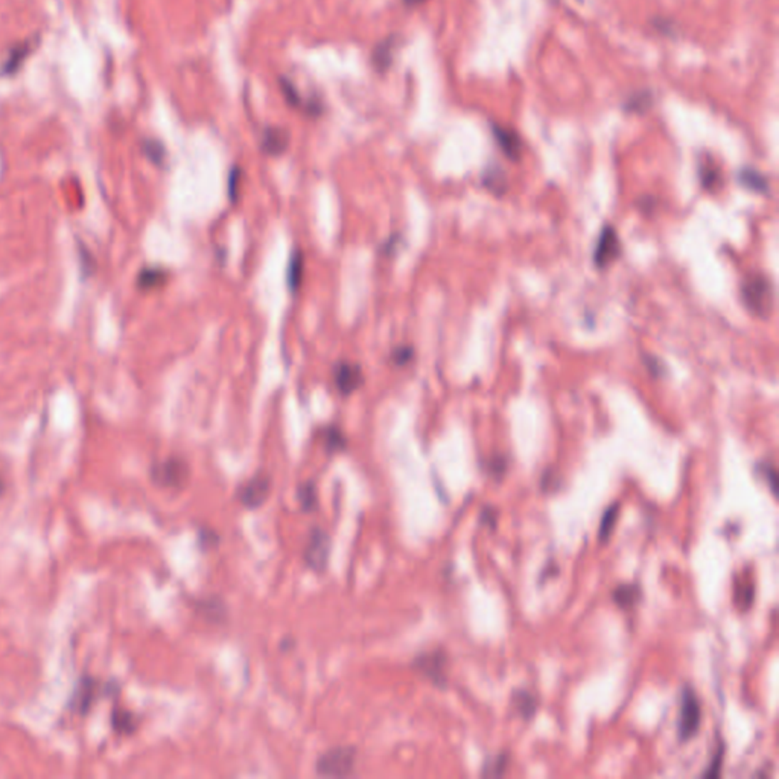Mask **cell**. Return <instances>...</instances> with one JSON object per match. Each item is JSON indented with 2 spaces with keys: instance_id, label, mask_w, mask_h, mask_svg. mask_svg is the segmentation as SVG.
<instances>
[{
  "instance_id": "1",
  "label": "cell",
  "mask_w": 779,
  "mask_h": 779,
  "mask_svg": "<svg viewBox=\"0 0 779 779\" xmlns=\"http://www.w3.org/2000/svg\"><path fill=\"white\" fill-rule=\"evenodd\" d=\"M119 693H120V685L117 682H113V681L103 682L99 677L84 673L80 679H78L76 686L69 699L68 708L72 711V714L85 717L88 712H90V709L95 706V704L99 702L103 697L117 696Z\"/></svg>"
},
{
  "instance_id": "2",
  "label": "cell",
  "mask_w": 779,
  "mask_h": 779,
  "mask_svg": "<svg viewBox=\"0 0 779 779\" xmlns=\"http://www.w3.org/2000/svg\"><path fill=\"white\" fill-rule=\"evenodd\" d=\"M358 752L353 746H337L323 752L315 761V773L326 778H346L353 773Z\"/></svg>"
},
{
  "instance_id": "3",
  "label": "cell",
  "mask_w": 779,
  "mask_h": 779,
  "mask_svg": "<svg viewBox=\"0 0 779 779\" xmlns=\"http://www.w3.org/2000/svg\"><path fill=\"white\" fill-rule=\"evenodd\" d=\"M741 297L751 313L765 318L773 305L772 283L763 274H752L741 285Z\"/></svg>"
},
{
  "instance_id": "4",
  "label": "cell",
  "mask_w": 779,
  "mask_h": 779,
  "mask_svg": "<svg viewBox=\"0 0 779 779\" xmlns=\"http://www.w3.org/2000/svg\"><path fill=\"white\" fill-rule=\"evenodd\" d=\"M702 725V704L691 686H685L681 696V708L677 716V737L686 743L697 736Z\"/></svg>"
},
{
  "instance_id": "5",
  "label": "cell",
  "mask_w": 779,
  "mask_h": 779,
  "mask_svg": "<svg viewBox=\"0 0 779 779\" xmlns=\"http://www.w3.org/2000/svg\"><path fill=\"white\" fill-rule=\"evenodd\" d=\"M151 480L163 488H182L189 480V464L180 457H169L151 466Z\"/></svg>"
},
{
  "instance_id": "6",
  "label": "cell",
  "mask_w": 779,
  "mask_h": 779,
  "mask_svg": "<svg viewBox=\"0 0 779 779\" xmlns=\"http://www.w3.org/2000/svg\"><path fill=\"white\" fill-rule=\"evenodd\" d=\"M330 547H332L330 536L325 530L320 527H314L309 531L306 548L303 553V559L309 570H313L317 574L326 571L328 563H329V555H330Z\"/></svg>"
},
{
  "instance_id": "7",
  "label": "cell",
  "mask_w": 779,
  "mask_h": 779,
  "mask_svg": "<svg viewBox=\"0 0 779 779\" xmlns=\"http://www.w3.org/2000/svg\"><path fill=\"white\" fill-rule=\"evenodd\" d=\"M413 666L420 674H424L427 679H429V681L436 686H440V688L446 686L448 654L441 649L419 653L413 662Z\"/></svg>"
},
{
  "instance_id": "8",
  "label": "cell",
  "mask_w": 779,
  "mask_h": 779,
  "mask_svg": "<svg viewBox=\"0 0 779 779\" xmlns=\"http://www.w3.org/2000/svg\"><path fill=\"white\" fill-rule=\"evenodd\" d=\"M271 492V478L265 474L254 475L251 480L244 483L238 491L239 503L250 510L259 508Z\"/></svg>"
},
{
  "instance_id": "9",
  "label": "cell",
  "mask_w": 779,
  "mask_h": 779,
  "mask_svg": "<svg viewBox=\"0 0 779 779\" xmlns=\"http://www.w3.org/2000/svg\"><path fill=\"white\" fill-rule=\"evenodd\" d=\"M619 251H621V244L617 235V230L610 226L605 227L598 236V242L594 253V263L598 266V268H606V266H609L618 258Z\"/></svg>"
},
{
  "instance_id": "10",
  "label": "cell",
  "mask_w": 779,
  "mask_h": 779,
  "mask_svg": "<svg viewBox=\"0 0 779 779\" xmlns=\"http://www.w3.org/2000/svg\"><path fill=\"white\" fill-rule=\"evenodd\" d=\"M333 376H335L337 388L343 394L353 393L355 390H358L361 387L364 381L361 367L349 364V362L338 364L335 367V372H333Z\"/></svg>"
},
{
  "instance_id": "11",
  "label": "cell",
  "mask_w": 779,
  "mask_h": 779,
  "mask_svg": "<svg viewBox=\"0 0 779 779\" xmlns=\"http://www.w3.org/2000/svg\"><path fill=\"white\" fill-rule=\"evenodd\" d=\"M110 723H111V729H113L117 736H122V737L132 736V733H135L139 728V718L135 712L120 706H115L113 711H111Z\"/></svg>"
},
{
  "instance_id": "12",
  "label": "cell",
  "mask_w": 779,
  "mask_h": 779,
  "mask_svg": "<svg viewBox=\"0 0 779 779\" xmlns=\"http://www.w3.org/2000/svg\"><path fill=\"white\" fill-rule=\"evenodd\" d=\"M493 136L503 151L510 160H519L522 154L521 137L513 130L504 128L501 125H493Z\"/></svg>"
},
{
  "instance_id": "13",
  "label": "cell",
  "mask_w": 779,
  "mask_h": 779,
  "mask_svg": "<svg viewBox=\"0 0 779 779\" xmlns=\"http://www.w3.org/2000/svg\"><path fill=\"white\" fill-rule=\"evenodd\" d=\"M642 600V589L637 583H622L612 591V602L619 609L635 607Z\"/></svg>"
},
{
  "instance_id": "14",
  "label": "cell",
  "mask_w": 779,
  "mask_h": 779,
  "mask_svg": "<svg viewBox=\"0 0 779 779\" xmlns=\"http://www.w3.org/2000/svg\"><path fill=\"white\" fill-rule=\"evenodd\" d=\"M289 143L288 132L282 128H266L262 136V150L265 154L279 155L282 154Z\"/></svg>"
},
{
  "instance_id": "15",
  "label": "cell",
  "mask_w": 779,
  "mask_h": 779,
  "mask_svg": "<svg viewBox=\"0 0 779 779\" xmlns=\"http://www.w3.org/2000/svg\"><path fill=\"white\" fill-rule=\"evenodd\" d=\"M510 702H511V708H513L522 718L530 720L534 714H536L538 700L530 691H526V689H516V691L511 693Z\"/></svg>"
},
{
  "instance_id": "16",
  "label": "cell",
  "mask_w": 779,
  "mask_h": 779,
  "mask_svg": "<svg viewBox=\"0 0 779 779\" xmlns=\"http://www.w3.org/2000/svg\"><path fill=\"white\" fill-rule=\"evenodd\" d=\"M393 49H394V38L384 40L380 46H376L372 55V63L376 70L385 72L393 60Z\"/></svg>"
},
{
  "instance_id": "17",
  "label": "cell",
  "mask_w": 779,
  "mask_h": 779,
  "mask_svg": "<svg viewBox=\"0 0 779 779\" xmlns=\"http://www.w3.org/2000/svg\"><path fill=\"white\" fill-rule=\"evenodd\" d=\"M168 274L160 268H145L137 276V286L143 291H151V289H157L166 283Z\"/></svg>"
},
{
  "instance_id": "18",
  "label": "cell",
  "mask_w": 779,
  "mask_h": 779,
  "mask_svg": "<svg viewBox=\"0 0 779 779\" xmlns=\"http://www.w3.org/2000/svg\"><path fill=\"white\" fill-rule=\"evenodd\" d=\"M197 610L202 614L204 618H207L209 621L212 622H219L226 618V607H224V603L221 602L219 598L214 597V598H207V600H202V602H198L197 605Z\"/></svg>"
},
{
  "instance_id": "19",
  "label": "cell",
  "mask_w": 779,
  "mask_h": 779,
  "mask_svg": "<svg viewBox=\"0 0 779 779\" xmlns=\"http://www.w3.org/2000/svg\"><path fill=\"white\" fill-rule=\"evenodd\" d=\"M297 498H298L300 507H302L303 511H306V513H309V511H314L318 506V495H317L315 483L314 481H306V483L300 484L298 488H297Z\"/></svg>"
},
{
  "instance_id": "20",
  "label": "cell",
  "mask_w": 779,
  "mask_h": 779,
  "mask_svg": "<svg viewBox=\"0 0 779 779\" xmlns=\"http://www.w3.org/2000/svg\"><path fill=\"white\" fill-rule=\"evenodd\" d=\"M618 516H619V504L618 503H614L610 507L606 508L605 515L602 518V522H600V527H598V540L602 543L609 540L612 531H614V528L617 526Z\"/></svg>"
},
{
  "instance_id": "21",
  "label": "cell",
  "mask_w": 779,
  "mask_h": 779,
  "mask_svg": "<svg viewBox=\"0 0 779 779\" xmlns=\"http://www.w3.org/2000/svg\"><path fill=\"white\" fill-rule=\"evenodd\" d=\"M508 761H510V758H508L507 753H498V755L492 756V758L486 760V763L483 764L481 776H487V778L503 776L507 770Z\"/></svg>"
},
{
  "instance_id": "22",
  "label": "cell",
  "mask_w": 779,
  "mask_h": 779,
  "mask_svg": "<svg viewBox=\"0 0 779 779\" xmlns=\"http://www.w3.org/2000/svg\"><path fill=\"white\" fill-rule=\"evenodd\" d=\"M740 180L746 187H749L756 192H765L767 189H769V182L765 180V177L761 175L758 171L751 169V168H746L740 172Z\"/></svg>"
},
{
  "instance_id": "23",
  "label": "cell",
  "mask_w": 779,
  "mask_h": 779,
  "mask_svg": "<svg viewBox=\"0 0 779 779\" xmlns=\"http://www.w3.org/2000/svg\"><path fill=\"white\" fill-rule=\"evenodd\" d=\"M323 440H325V446L329 452H340L347 446L346 437L337 427H330L323 431Z\"/></svg>"
},
{
  "instance_id": "24",
  "label": "cell",
  "mask_w": 779,
  "mask_h": 779,
  "mask_svg": "<svg viewBox=\"0 0 779 779\" xmlns=\"http://www.w3.org/2000/svg\"><path fill=\"white\" fill-rule=\"evenodd\" d=\"M484 184L488 191H493L498 195L503 194L507 187V180H506L504 172L499 168L487 169V174L484 175Z\"/></svg>"
},
{
  "instance_id": "25",
  "label": "cell",
  "mask_w": 779,
  "mask_h": 779,
  "mask_svg": "<svg viewBox=\"0 0 779 779\" xmlns=\"http://www.w3.org/2000/svg\"><path fill=\"white\" fill-rule=\"evenodd\" d=\"M700 180H702L704 187L708 191L717 187L720 180V171L717 166L714 163H704L702 168H700Z\"/></svg>"
},
{
  "instance_id": "26",
  "label": "cell",
  "mask_w": 779,
  "mask_h": 779,
  "mask_svg": "<svg viewBox=\"0 0 779 779\" xmlns=\"http://www.w3.org/2000/svg\"><path fill=\"white\" fill-rule=\"evenodd\" d=\"M302 274H303V258L302 254L298 253L291 261V265H289V274H288L289 286H291L293 289L297 288L300 282H302Z\"/></svg>"
},
{
  "instance_id": "27",
  "label": "cell",
  "mask_w": 779,
  "mask_h": 779,
  "mask_svg": "<svg viewBox=\"0 0 779 779\" xmlns=\"http://www.w3.org/2000/svg\"><path fill=\"white\" fill-rule=\"evenodd\" d=\"M723 758H725V746L720 744V748L717 749V752L714 753V756H712V760L708 765V769L704 772V778H718L720 773H721V764H723Z\"/></svg>"
},
{
  "instance_id": "28",
  "label": "cell",
  "mask_w": 779,
  "mask_h": 779,
  "mask_svg": "<svg viewBox=\"0 0 779 779\" xmlns=\"http://www.w3.org/2000/svg\"><path fill=\"white\" fill-rule=\"evenodd\" d=\"M487 469H488V474H491L492 476L501 478L508 469V460L506 457H503V455H496V457L488 460Z\"/></svg>"
},
{
  "instance_id": "29",
  "label": "cell",
  "mask_w": 779,
  "mask_h": 779,
  "mask_svg": "<svg viewBox=\"0 0 779 779\" xmlns=\"http://www.w3.org/2000/svg\"><path fill=\"white\" fill-rule=\"evenodd\" d=\"M650 103H652V96L647 92H642L639 95L632 96L626 104V108L630 111H644L649 108Z\"/></svg>"
},
{
  "instance_id": "30",
  "label": "cell",
  "mask_w": 779,
  "mask_h": 779,
  "mask_svg": "<svg viewBox=\"0 0 779 779\" xmlns=\"http://www.w3.org/2000/svg\"><path fill=\"white\" fill-rule=\"evenodd\" d=\"M199 543L203 548H214L219 543L218 533L212 528H202L199 530Z\"/></svg>"
},
{
  "instance_id": "31",
  "label": "cell",
  "mask_w": 779,
  "mask_h": 779,
  "mask_svg": "<svg viewBox=\"0 0 779 779\" xmlns=\"http://www.w3.org/2000/svg\"><path fill=\"white\" fill-rule=\"evenodd\" d=\"M145 152H147L148 157L155 162V163H162L163 160V155H164V150L160 143L157 142H147L145 143Z\"/></svg>"
},
{
  "instance_id": "32",
  "label": "cell",
  "mask_w": 779,
  "mask_h": 779,
  "mask_svg": "<svg viewBox=\"0 0 779 779\" xmlns=\"http://www.w3.org/2000/svg\"><path fill=\"white\" fill-rule=\"evenodd\" d=\"M282 90H283L286 101H288L289 104L296 105V107L302 105V99H300V95L297 93V90L294 88V85H293L291 83H289L288 80H282Z\"/></svg>"
},
{
  "instance_id": "33",
  "label": "cell",
  "mask_w": 779,
  "mask_h": 779,
  "mask_svg": "<svg viewBox=\"0 0 779 779\" xmlns=\"http://www.w3.org/2000/svg\"><path fill=\"white\" fill-rule=\"evenodd\" d=\"M413 358V349L411 347H397L393 353V361L396 364H407Z\"/></svg>"
},
{
  "instance_id": "34",
  "label": "cell",
  "mask_w": 779,
  "mask_h": 779,
  "mask_svg": "<svg viewBox=\"0 0 779 779\" xmlns=\"http://www.w3.org/2000/svg\"><path fill=\"white\" fill-rule=\"evenodd\" d=\"M763 474H764V476H765L767 483H769L773 495H776V488H778V474H776V471H775V467H772L770 464L764 466V467H763Z\"/></svg>"
},
{
  "instance_id": "35",
  "label": "cell",
  "mask_w": 779,
  "mask_h": 779,
  "mask_svg": "<svg viewBox=\"0 0 779 779\" xmlns=\"http://www.w3.org/2000/svg\"><path fill=\"white\" fill-rule=\"evenodd\" d=\"M481 521L484 522V524L491 526V527H495L496 526V510L493 508H484L483 513H481Z\"/></svg>"
},
{
  "instance_id": "36",
  "label": "cell",
  "mask_w": 779,
  "mask_h": 779,
  "mask_svg": "<svg viewBox=\"0 0 779 779\" xmlns=\"http://www.w3.org/2000/svg\"><path fill=\"white\" fill-rule=\"evenodd\" d=\"M239 180H241V175H239V169H235L231 172L230 175V180H229V189H230V195H233L236 192V189L239 186Z\"/></svg>"
},
{
  "instance_id": "37",
  "label": "cell",
  "mask_w": 779,
  "mask_h": 779,
  "mask_svg": "<svg viewBox=\"0 0 779 779\" xmlns=\"http://www.w3.org/2000/svg\"><path fill=\"white\" fill-rule=\"evenodd\" d=\"M294 645H296V641H294V639L286 638V639H283V641L281 642V649H282L283 652H285V650H291V649L294 647Z\"/></svg>"
},
{
  "instance_id": "38",
  "label": "cell",
  "mask_w": 779,
  "mask_h": 779,
  "mask_svg": "<svg viewBox=\"0 0 779 779\" xmlns=\"http://www.w3.org/2000/svg\"><path fill=\"white\" fill-rule=\"evenodd\" d=\"M5 492H6V480H5L4 474L0 472V498L5 495Z\"/></svg>"
},
{
  "instance_id": "39",
  "label": "cell",
  "mask_w": 779,
  "mask_h": 779,
  "mask_svg": "<svg viewBox=\"0 0 779 779\" xmlns=\"http://www.w3.org/2000/svg\"><path fill=\"white\" fill-rule=\"evenodd\" d=\"M427 2V0H407V4L409 5H419V4H424Z\"/></svg>"
}]
</instances>
